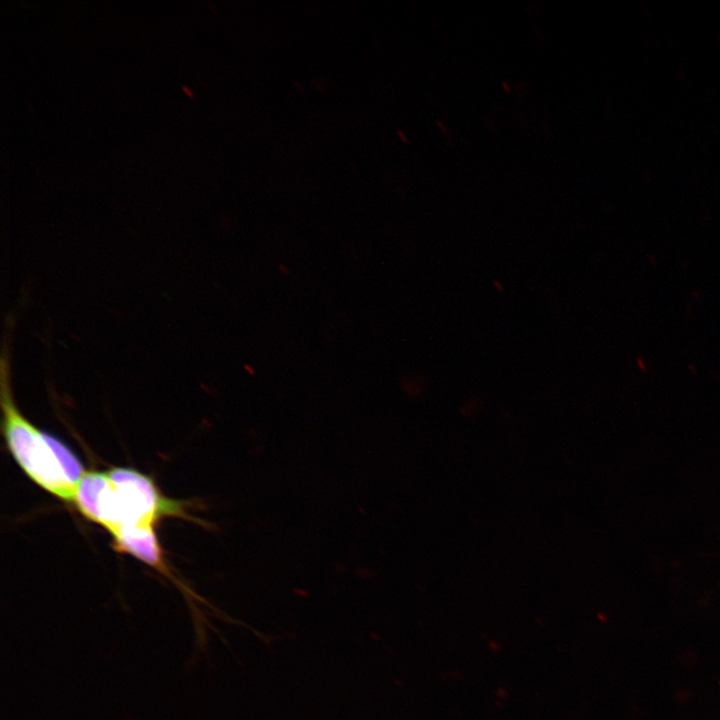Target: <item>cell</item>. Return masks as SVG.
Wrapping results in <instances>:
<instances>
[{
    "instance_id": "6da1fadb",
    "label": "cell",
    "mask_w": 720,
    "mask_h": 720,
    "mask_svg": "<svg viewBox=\"0 0 720 720\" xmlns=\"http://www.w3.org/2000/svg\"><path fill=\"white\" fill-rule=\"evenodd\" d=\"M72 504L88 520L104 527L113 540L155 530L163 516L183 512L180 504L160 493L152 479L122 467L86 472Z\"/></svg>"
},
{
    "instance_id": "7a4b0ae2",
    "label": "cell",
    "mask_w": 720,
    "mask_h": 720,
    "mask_svg": "<svg viewBox=\"0 0 720 720\" xmlns=\"http://www.w3.org/2000/svg\"><path fill=\"white\" fill-rule=\"evenodd\" d=\"M7 367L2 364V429L8 449L22 471L58 499L73 503L86 473L78 457L61 440L27 420L13 401Z\"/></svg>"
},
{
    "instance_id": "30bf717a",
    "label": "cell",
    "mask_w": 720,
    "mask_h": 720,
    "mask_svg": "<svg viewBox=\"0 0 720 720\" xmlns=\"http://www.w3.org/2000/svg\"><path fill=\"white\" fill-rule=\"evenodd\" d=\"M689 369L692 371L693 374H695L697 372V370H695V367L692 365H690Z\"/></svg>"
},
{
    "instance_id": "3957f363",
    "label": "cell",
    "mask_w": 720,
    "mask_h": 720,
    "mask_svg": "<svg viewBox=\"0 0 720 720\" xmlns=\"http://www.w3.org/2000/svg\"><path fill=\"white\" fill-rule=\"evenodd\" d=\"M636 365H637V368H638L641 372H643V373L647 372V366H646L645 360H644V358H643L642 356H638V357H637V359H636Z\"/></svg>"
},
{
    "instance_id": "8992f818",
    "label": "cell",
    "mask_w": 720,
    "mask_h": 720,
    "mask_svg": "<svg viewBox=\"0 0 720 720\" xmlns=\"http://www.w3.org/2000/svg\"><path fill=\"white\" fill-rule=\"evenodd\" d=\"M244 369L248 372V374H249L250 376H253V375L255 374V372H256L255 369L253 368V366H251L250 364L245 365V366H244Z\"/></svg>"
},
{
    "instance_id": "52a82bcc",
    "label": "cell",
    "mask_w": 720,
    "mask_h": 720,
    "mask_svg": "<svg viewBox=\"0 0 720 720\" xmlns=\"http://www.w3.org/2000/svg\"><path fill=\"white\" fill-rule=\"evenodd\" d=\"M397 134H398L399 138H400L403 142H408V141H409L408 137L405 135V133H404L402 130H398V131H397Z\"/></svg>"
},
{
    "instance_id": "9c48e42d",
    "label": "cell",
    "mask_w": 720,
    "mask_h": 720,
    "mask_svg": "<svg viewBox=\"0 0 720 720\" xmlns=\"http://www.w3.org/2000/svg\"><path fill=\"white\" fill-rule=\"evenodd\" d=\"M502 86H503V88H504L505 91H507V92L510 91L509 85H508L506 82H502Z\"/></svg>"
},
{
    "instance_id": "ba28073f",
    "label": "cell",
    "mask_w": 720,
    "mask_h": 720,
    "mask_svg": "<svg viewBox=\"0 0 720 720\" xmlns=\"http://www.w3.org/2000/svg\"><path fill=\"white\" fill-rule=\"evenodd\" d=\"M437 124H438V126L440 127L441 131L445 133V132H446V129H445V126L443 125V123L440 122V121H437Z\"/></svg>"
},
{
    "instance_id": "5b68a950",
    "label": "cell",
    "mask_w": 720,
    "mask_h": 720,
    "mask_svg": "<svg viewBox=\"0 0 720 720\" xmlns=\"http://www.w3.org/2000/svg\"><path fill=\"white\" fill-rule=\"evenodd\" d=\"M494 287H495V289H496L497 291H499V292H503V291H504V286H503V284H502L499 280H495V281H494Z\"/></svg>"
},
{
    "instance_id": "277c9868",
    "label": "cell",
    "mask_w": 720,
    "mask_h": 720,
    "mask_svg": "<svg viewBox=\"0 0 720 720\" xmlns=\"http://www.w3.org/2000/svg\"><path fill=\"white\" fill-rule=\"evenodd\" d=\"M278 270L283 275H288V274H290V271H291L290 268L285 264L278 265Z\"/></svg>"
}]
</instances>
